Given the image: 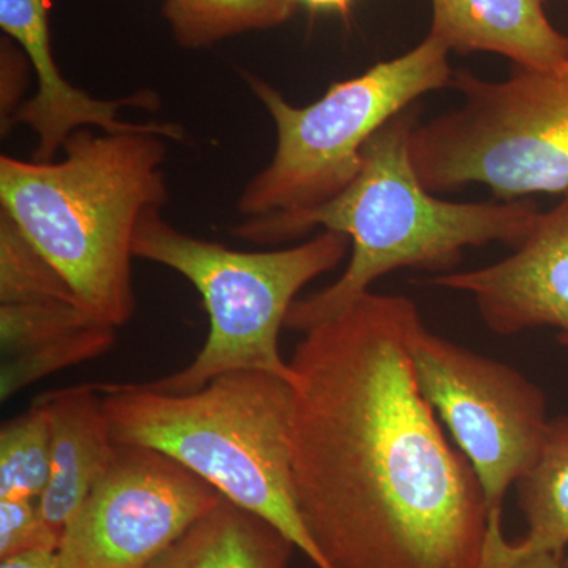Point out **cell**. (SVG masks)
Segmentation results:
<instances>
[{
    "label": "cell",
    "instance_id": "1",
    "mask_svg": "<svg viewBox=\"0 0 568 568\" xmlns=\"http://www.w3.org/2000/svg\"><path fill=\"white\" fill-rule=\"evenodd\" d=\"M420 323L369 291L291 357L295 503L321 568H485L484 489L410 364Z\"/></svg>",
    "mask_w": 568,
    "mask_h": 568
},
{
    "label": "cell",
    "instance_id": "2",
    "mask_svg": "<svg viewBox=\"0 0 568 568\" xmlns=\"http://www.w3.org/2000/svg\"><path fill=\"white\" fill-rule=\"evenodd\" d=\"M414 126L407 110L386 123L366 142L357 178L327 204L257 216L234 227L237 237L261 245L302 237L316 226L351 241L353 253L343 275L295 301L284 327L304 334L369 293L381 276L398 268L447 271L466 248L495 242L517 246L532 230L540 211L530 201L452 203L428 192L410 159Z\"/></svg>",
    "mask_w": 568,
    "mask_h": 568
},
{
    "label": "cell",
    "instance_id": "3",
    "mask_svg": "<svg viewBox=\"0 0 568 568\" xmlns=\"http://www.w3.org/2000/svg\"><path fill=\"white\" fill-rule=\"evenodd\" d=\"M166 138L77 130L62 162L0 156V204L97 320L119 328L136 310L133 239L168 201Z\"/></svg>",
    "mask_w": 568,
    "mask_h": 568
},
{
    "label": "cell",
    "instance_id": "4",
    "mask_svg": "<svg viewBox=\"0 0 568 568\" xmlns=\"http://www.w3.org/2000/svg\"><path fill=\"white\" fill-rule=\"evenodd\" d=\"M118 444L162 452L231 503L282 530L321 568L295 503L293 383L264 372H233L190 394L140 383L97 384Z\"/></svg>",
    "mask_w": 568,
    "mask_h": 568
},
{
    "label": "cell",
    "instance_id": "5",
    "mask_svg": "<svg viewBox=\"0 0 568 568\" xmlns=\"http://www.w3.org/2000/svg\"><path fill=\"white\" fill-rule=\"evenodd\" d=\"M351 241L324 231L276 252H239L182 233L151 209L134 231L133 254L166 265L196 287L211 327L192 364L173 375L140 383L163 394H190L233 372H264L293 383L280 353V331L295 297L345 260Z\"/></svg>",
    "mask_w": 568,
    "mask_h": 568
},
{
    "label": "cell",
    "instance_id": "6",
    "mask_svg": "<svg viewBox=\"0 0 568 568\" xmlns=\"http://www.w3.org/2000/svg\"><path fill=\"white\" fill-rule=\"evenodd\" d=\"M447 44L428 33L416 48L334 82L308 106H293L248 71L242 77L275 123L274 159L246 183L237 207L250 219L313 211L357 178L366 142L426 93L450 88Z\"/></svg>",
    "mask_w": 568,
    "mask_h": 568
},
{
    "label": "cell",
    "instance_id": "7",
    "mask_svg": "<svg viewBox=\"0 0 568 568\" xmlns=\"http://www.w3.org/2000/svg\"><path fill=\"white\" fill-rule=\"evenodd\" d=\"M462 104L410 133V159L432 193L480 183L497 200L568 192V61L515 65L503 81L457 71Z\"/></svg>",
    "mask_w": 568,
    "mask_h": 568
},
{
    "label": "cell",
    "instance_id": "8",
    "mask_svg": "<svg viewBox=\"0 0 568 568\" xmlns=\"http://www.w3.org/2000/svg\"><path fill=\"white\" fill-rule=\"evenodd\" d=\"M418 388L444 422L484 489L488 510L485 568L507 545L504 499L536 465L547 437V399L517 369L417 325L409 345Z\"/></svg>",
    "mask_w": 568,
    "mask_h": 568
},
{
    "label": "cell",
    "instance_id": "9",
    "mask_svg": "<svg viewBox=\"0 0 568 568\" xmlns=\"http://www.w3.org/2000/svg\"><path fill=\"white\" fill-rule=\"evenodd\" d=\"M223 499L162 452L118 444L106 473L63 530V568H149Z\"/></svg>",
    "mask_w": 568,
    "mask_h": 568
},
{
    "label": "cell",
    "instance_id": "10",
    "mask_svg": "<svg viewBox=\"0 0 568 568\" xmlns=\"http://www.w3.org/2000/svg\"><path fill=\"white\" fill-rule=\"evenodd\" d=\"M504 260L429 280L473 295L489 331L515 335L536 327L558 332L568 346V192L551 211L538 213L529 234Z\"/></svg>",
    "mask_w": 568,
    "mask_h": 568
},
{
    "label": "cell",
    "instance_id": "11",
    "mask_svg": "<svg viewBox=\"0 0 568 568\" xmlns=\"http://www.w3.org/2000/svg\"><path fill=\"white\" fill-rule=\"evenodd\" d=\"M52 0H0V29L24 51L39 81L29 102L20 104L11 126H29L39 138L36 162H52L55 152L77 130L97 126L104 133L155 132L166 140H185L178 123H132L118 118L122 108L156 111L160 99L153 91H138L115 100L93 99L63 78L51 50L50 10Z\"/></svg>",
    "mask_w": 568,
    "mask_h": 568
},
{
    "label": "cell",
    "instance_id": "12",
    "mask_svg": "<svg viewBox=\"0 0 568 568\" xmlns=\"http://www.w3.org/2000/svg\"><path fill=\"white\" fill-rule=\"evenodd\" d=\"M51 425V473L40 496L41 515L63 536L118 450L97 384L37 396Z\"/></svg>",
    "mask_w": 568,
    "mask_h": 568
},
{
    "label": "cell",
    "instance_id": "13",
    "mask_svg": "<svg viewBox=\"0 0 568 568\" xmlns=\"http://www.w3.org/2000/svg\"><path fill=\"white\" fill-rule=\"evenodd\" d=\"M429 33L458 54L495 52L515 65L552 69L568 61V37L544 0H432Z\"/></svg>",
    "mask_w": 568,
    "mask_h": 568
},
{
    "label": "cell",
    "instance_id": "14",
    "mask_svg": "<svg viewBox=\"0 0 568 568\" xmlns=\"http://www.w3.org/2000/svg\"><path fill=\"white\" fill-rule=\"evenodd\" d=\"M294 549L267 519L224 497L149 568H287Z\"/></svg>",
    "mask_w": 568,
    "mask_h": 568
},
{
    "label": "cell",
    "instance_id": "15",
    "mask_svg": "<svg viewBox=\"0 0 568 568\" xmlns=\"http://www.w3.org/2000/svg\"><path fill=\"white\" fill-rule=\"evenodd\" d=\"M517 488L528 532L507 541L493 568H508L534 552L564 555L568 548V416L549 420L540 457Z\"/></svg>",
    "mask_w": 568,
    "mask_h": 568
},
{
    "label": "cell",
    "instance_id": "16",
    "mask_svg": "<svg viewBox=\"0 0 568 568\" xmlns=\"http://www.w3.org/2000/svg\"><path fill=\"white\" fill-rule=\"evenodd\" d=\"M297 6V0H164L163 17L179 47L203 50L230 37L282 26Z\"/></svg>",
    "mask_w": 568,
    "mask_h": 568
},
{
    "label": "cell",
    "instance_id": "17",
    "mask_svg": "<svg viewBox=\"0 0 568 568\" xmlns=\"http://www.w3.org/2000/svg\"><path fill=\"white\" fill-rule=\"evenodd\" d=\"M51 425L47 407L36 398L0 429V499H40L50 480Z\"/></svg>",
    "mask_w": 568,
    "mask_h": 568
},
{
    "label": "cell",
    "instance_id": "18",
    "mask_svg": "<svg viewBox=\"0 0 568 568\" xmlns=\"http://www.w3.org/2000/svg\"><path fill=\"white\" fill-rule=\"evenodd\" d=\"M95 323L103 321L74 297L0 304L3 358L39 349Z\"/></svg>",
    "mask_w": 568,
    "mask_h": 568
},
{
    "label": "cell",
    "instance_id": "19",
    "mask_svg": "<svg viewBox=\"0 0 568 568\" xmlns=\"http://www.w3.org/2000/svg\"><path fill=\"white\" fill-rule=\"evenodd\" d=\"M115 331L118 328L110 324L95 323L39 349L3 358L0 373L2 402L52 373L108 353L114 346Z\"/></svg>",
    "mask_w": 568,
    "mask_h": 568
},
{
    "label": "cell",
    "instance_id": "20",
    "mask_svg": "<svg viewBox=\"0 0 568 568\" xmlns=\"http://www.w3.org/2000/svg\"><path fill=\"white\" fill-rule=\"evenodd\" d=\"M61 541L62 534L41 515L39 499H0V559L33 549L59 551Z\"/></svg>",
    "mask_w": 568,
    "mask_h": 568
},
{
    "label": "cell",
    "instance_id": "21",
    "mask_svg": "<svg viewBox=\"0 0 568 568\" xmlns=\"http://www.w3.org/2000/svg\"><path fill=\"white\" fill-rule=\"evenodd\" d=\"M2 61V130L9 132V125L14 112L18 111V97H20L21 80L26 74L24 51L9 37H3L0 48Z\"/></svg>",
    "mask_w": 568,
    "mask_h": 568
},
{
    "label": "cell",
    "instance_id": "22",
    "mask_svg": "<svg viewBox=\"0 0 568 568\" xmlns=\"http://www.w3.org/2000/svg\"><path fill=\"white\" fill-rule=\"evenodd\" d=\"M0 568H63V564L59 551L33 549L0 559Z\"/></svg>",
    "mask_w": 568,
    "mask_h": 568
},
{
    "label": "cell",
    "instance_id": "23",
    "mask_svg": "<svg viewBox=\"0 0 568 568\" xmlns=\"http://www.w3.org/2000/svg\"><path fill=\"white\" fill-rule=\"evenodd\" d=\"M508 568H567V564L559 552L540 551L515 560Z\"/></svg>",
    "mask_w": 568,
    "mask_h": 568
},
{
    "label": "cell",
    "instance_id": "24",
    "mask_svg": "<svg viewBox=\"0 0 568 568\" xmlns=\"http://www.w3.org/2000/svg\"><path fill=\"white\" fill-rule=\"evenodd\" d=\"M302 6L317 11H336L342 17H349L354 0H297Z\"/></svg>",
    "mask_w": 568,
    "mask_h": 568
},
{
    "label": "cell",
    "instance_id": "25",
    "mask_svg": "<svg viewBox=\"0 0 568 568\" xmlns=\"http://www.w3.org/2000/svg\"><path fill=\"white\" fill-rule=\"evenodd\" d=\"M544 2H545V0H544Z\"/></svg>",
    "mask_w": 568,
    "mask_h": 568
}]
</instances>
